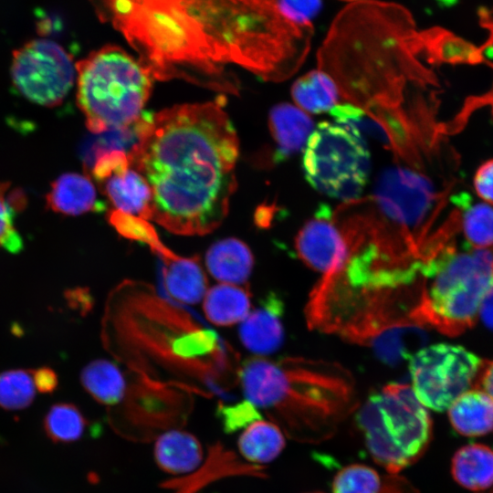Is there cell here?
<instances>
[{
    "label": "cell",
    "mask_w": 493,
    "mask_h": 493,
    "mask_svg": "<svg viewBox=\"0 0 493 493\" xmlns=\"http://www.w3.org/2000/svg\"><path fill=\"white\" fill-rule=\"evenodd\" d=\"M121 33L153 79H183L234 92L226 65L281 81L305 61L313 24L287 17L277 0H89Z\"/></svg>",
    "instance_id": "obj_1"
},
{
    "label": "cell",
    "mask_w": 493,
    "mask_h": 493,
    "mask_svg": "<svg viewBox=\"0 0 493 493\" xmlns=\"http://www.w3.org/2000/svg\"><path fill=\"white\" fill-rule=\"evenodd\" d=\"M239 142L219 100L166 108L138 121L131 166L152 192L150 217L183 236L213 232L237 187Z\"/></svg>",
    "instance_id": "obj_2"
},
{
    "label": "cell",
    "mask_w": 493,
    "mask_h": 493,
    "mask_svg": "<svg viewBox=\"0 0 493 493\" xmlns=\"http://www.w3.org/2000/svg\"><path fill=\"white\" fill-rule=\"evenodd\" d=\"M418 35L412 13L401 4H348L332 20L319 49V68L333 79L351 104L369 109L380 84L433 80L419 60Z\"/></svg>",
    "instance_id": "obj_3"
},
{
    "label": "cell",
    "mask_w": 493,
    "mask_h": 493,
    "mask_svg": "<svg viewBox=\"0 0 493 493\" xmlns=\"http://www.w3.org/2000/svg\"><path fill=\"white\" fill-rule=\"evenodd\" d=\"M246 400L269 413L299 443L331 438L358 407L351 372L336 362L303 356L246 359L238 371Z\"/></svg>",
    "instance_id": "obj_4"
},
{
    "label": "cell",
    "mask_w": 493,
    "mask_h": 493,
    "mask_svg": "<svg viewBox=\"0 0 493 493\" xmlns=\"http://www.w3.org/2000/svg\"><path fill=\"white\" fill-rule=\"evenodd\" d=\"M423 283L412 312L414 323L456 336L479 317L493 286V247L460 249L451 241L421 267Z\"/></svg>",
    "instance_id": "obj_5"
},
{
    "label": "cell",
    "mask_w": 493,
    "mask_h": 493,
    "mask_svg": "<svg viewBox=\"0 0 493 493\" xmlns=\"http://www.w3.org/2000/svg\"><path fill=\"white\" fill-rule=\"evenodd\" d=\"M77 103L93 133L130 128L142 117L152 76L114 45L91 52L76 64Z\"/></svg>",
    "instance_id": "obj_6"
},
{
    "label": "cell",
    "mask_w": 493,
    "mask_h": 493,
    "mask_svg": "<svg viewBox=\"0 0 493 493\" xmlns=\"http://www.w3.org/2000/svg\"><path fill=\"white\" fill-rule=\"evenodd\" d=\"M355 419L370 456L388 473L417 462L432 440L428 409L407 383H388L370 394Z\"/></svg>",
    "instance_id": "obj_7"
},
{
    "label": "cell",
    "mask_w": 493,
    "mask_h": 493,
    "mask_svg": "<svg viewBox=\"0 0 493 493\" xmlns=\"http://www.w3.org/2000/svg\"><path fill=\"white\" fill-rule=\"evenodd\" d=\"M446 194L431 177L420 171L388 167L375 181L372 202L379 216L372 219L422 260L428 230Z\"/></svg>",
    "instance_id": "obj_8"
},
{
    "label": "cell",
    "mask_w": 493,
    "mask_h": 493,
    "mask_svg": "<svg viewBox=\"0 0 493 493\" xmlns=\"http://www.w3.org/2000/svg\"><path fill=\"white\" fill-rule=\"evenodd\" d=\"M302 167L316 191L350 202L361 196L368 183L370 152L356 130L324 121L314 128L307 142Z\"/></svg>",
    "instance_id": "obj_9"
},
{
    "label": "cell",
    "mask_w": 493,
    "mask_h": 493,
    "mask_svg": "<svg viewBox=\"0 0 493 493\" xmlns=\"http://www.w3.org/2000/svg\"><path fill=\"white\" fill-rule=\"evenodd\" d=\"M408 362L417 399L427 409L443 412L473 387L483 361L462 346L437 343L419 349Z\"/></svg>",
    "instance_id": "obj_10"
},
{
    "label": "cell",
    "mask_w": 493,
    "mask_h": 493,
    "mask_svg": "<svg viewBox=\"0 0 493 493\" xmlns=\"http://www.w3.org/2000/svg\"><path fill=\"white\" fill-rule=\"evenodd\" d=\"M13 84L26 99L41 106L60 104L77 77L71 56L58 43L33 39L13 52Z\"/></svg>",
    "instance_id": "obj_11"
},
{
    "label": "cell",
    "mask_w": 493,
    "mask_h": 493,
    "mask_svg": "<svg viewBox=\"0 0 493 493\" xmlns=\"http://www.w3.org/2000/svg\"><path fill=\"white\" fill-rule=\"evenodd\" d=\"M295 249L307 267L322 276L341 269L350 255L348 240L328 207L319 209L302 226L295 237Z\"/></svg>",
    "instance_id": "obj_12"
},
{
    "label": "cell",
    "mask_w": 493,
    "mask_h": 493,
    "mask_svg": "<svg viewBox=\"0 0 493 493\" xmlns=\"http://www.w3.org/2000/svg\"><path fill=\"white\" fill-rule=\"evenodd\" d=\"M94 178L115 210L149 220L152 192L143 176L121 158Z\"/></svg>",
    "instance_id": "obj_13"
},
{
    "label": "cell",
    "mask_w": 493,
    "mask_h": 493,
    "mask_svg": "<svg viewBox=\"0 0 493 493\" xmlns=\"http://www.w3.org/2000/svg\"><path fill=\"white\" fill-rule=\"evenodd\" d=\"M284 303L270 292L257 309L249 312L239 328L242 344L258 356L276 351L284 340Z\"/></svg>",
    "instance_id": "obj_14"
},
{
    "label": "cell",
    "mask_w": 493,
    "mask_h": 493,
    "mask_svg": "<svg viewBox=\"0 0 493 493\" xmlns=\"http://www.w3.org/2000/svg\"><path fill=\"white\" fill-rule=\"evenodd\" d=\"M268 124L276 143L274 160L278 163L304 150L314 130L310 117L301 109L287 102L271 108Z\"/></svg>",
    "instance_id": "obj_15"
},
{
    "label": "cell",
    "mask_w": 493,
    "mask_h": 493,
    "mask_svg": "<svg viewBox=\"0 0 493 493\" xmlns=\"http://www.w3.org/2000/svg\"><path fill=\"white\" fill-rule=\"evenodd\" d=\"M46 205L63 215H80L102 208L94 184L87 175L78 173H66L54 180L46 195Z\"/></svg>",
    "instance_id": "obj_16"
},
{
    "label": "cell",
    "mask_w": 493,
    "mask_h": 493,
    "mask_svg": "<svg viewBox=\"0 0 493 493\" xmlns=\"http://www.w3.org/2000/svg\"><path fill=\"white\" fill-rule=\"evenodd\" d=\"M153 456L158 467L172 475L196 470L204 460L200 441L191 433L171 429L155 440Z\"/></svg>",
    "instance_id": "obj_17"
},
{
    "label": "cell",
    "mask_w": 493,
    "mask_h": 493,
    "mask_svg": "<svg viewBox=\"0 0 493 493\" xmlns=\"http://www.w3.org/2000/svg\"><path fill=\"white\" fill-rule=\"evenodd\" d=\"M205 266L216 280L244 285L251 275L254 256L242 240L236 237L224 238L208 248Z\"/></svg>",
    "instance_id": "obj_18"
},
{
    "label": "cell",
    "mask_w": 493,
    "mask_h": 493,
    "mask_svg": "<svg viewBox=\"0 0 493 493\" xmlns=\"http://www.w3.org/2000/svg\"><path fill=\"white\" fill-rule=\"evenodd\" d=\"M162 260L163 286L168 294L180 302L198 303L208 286L198 257H184L175 254Z\"/></svg>",
    "instance_id": "obj_19"
},
{
    "label": "cell",
    "mask_w": 493,
    "mask_h": 493,
    "mask_svg": "<svg viewBox=\"0 0 493 493\" xmlns=\"http://www.w3.org/2000/svg\"><path fill=\"white\" fill-rule=\"evenodd\" d=\"M453 428L460 435L475 437L493 432V400L484 391L470 388L447 409Z\"/></svg>",
    "instance_id": "obj_20"
},
{
    "label": "cell",
    "mask_w": 493,
    "mask_h": 493,
    "mask_svg": "<svg viewBox=\"0 0 493 493\" xmlns=\"http://www.w3.org/2000/svg\"><path fill=\"white\" fill-rule=\"evenodd\" d=\"M203 309L206 319L216 326L243 321L251 309L249 289L247 286L217 284L206 291Z\"/></svg>",
    "instance_id": "obj_21"
},
{
    "label": "cell",
    "mask_w": 493,
    "mask_h": 493,
    "mask_svg": "<svg viewBox=\"0 0 493 493\" xmlns=\"http://www.w3.org/2000/svg\"><path fill=\"white\" fill-rule=\"evenodd\" d=\"M451 473L461 487L474 491L487 489L493 485V450L482 444H469L453 456Z\"/></svg>",
    "instance_id": "obj_22"
},
{
    "label": "cell",
    "mask_w": 493,
    "mask_h": 493,
    "mask_svg": "<svg viewBox=\"0 0 493 493\" xmlns=\"http://www.w3.org/2000/svg\"><path fill=\"white\" fill-rule=\"evenodd\" d=\"M450 200L456 207L466 244L473 248L493 247V206L474 202L466 192L452 195Z\"/></svg>",
    "instance_id": "obj_23"
},
{
    "label": "cell",
    "mask_w": 493,
    "mask_h": 493,
    "mask_svg": "<svg viewBox=\"0 0 493 493\" xmlns=\"http://www.w3.org/2000/svg\"><path fill=\"white\" fill-rule=\"evenodd\" d=\"M286 446V435L273 421L258 419L247 425L237 440L241 456L260 466L276 459Z\"/></svg>",
    "instance_id": "obj_24"
},
{
    "label": "cell",
    "mask_w": 493,
    "mask_h": 493,
    "mask_svg": "<svg viewBox=\"0 0 493 493\" xmlns=\"http://www.w3.org/2000/svg\"><path fill=\"white\" fill-rule=\"evenodd\" d=\"M291 96L302 110L321 113L337 105L339 89L333 79L319 68L299 78L292 85Z\"/></svg>",
    "instance_id": "obj_25"
},
{
    "label": "cell",
    "mask_w": 493,
    "mask_h": 493,
    "mask_svg": "<svg viewBox=\"0 0 493 493\" xmlns=\"http://www.w3.org/2000/svg\"><path fill=\"white\" fill-rule=\"evenodd\" d=\"M85 390L100 404L114 405L124 397L126 383L117 365L100 359L89 362L80 373Z\"/></svg>",
    "instance_id": "obj_26"
},
{
    "label": "cell",
    "mask_w": 493,
    "mask_h": 493,
    "mask_svg": "<svg viewBox=\"0 0 493 493\" xmlns=\"http://www.w3.org/2000/svg\"><path fill=\"white\" fill-rule=\"evenodd\" d=\"M419 47L420 57L432 64L466 62L474 54L467 42L440 27L419 31Z\"/></svg>",
    "instance_id": "obj_27"
},
{
    "label": "cell",
    "mask_w": 493,
    "mask_h": 493,
    "mask_svg": "<svg viewBox=\"0 0 493 493\" xmlns=\"http://www.w3.org/2000/svg\"><path fill=\"white\" fill-rule=\"evenodd\" d=\"M87 420L80 410L72 404H56L44 419L47 435L56 443H71L79 440L85 432Z\"/></svg>",
    "instance_id": "obj_28"
},
{
    "label": "cell",
    "mask_w": 493,
    "mask_h": 493,
    "mask_svg": "<svg viewBox=\"0 0 493 493\" xmlns=\"http://www.w3.org/2000/svg\"><path fill=\"white\" fill-rule=\"evenodd\" d=\"M33 370H9L0 373V406L6 410L27 407L36 395Z\"/></svg>",
    "instance_id": "obj_29"
},
{
    "label": "cell",
    "mask_w": 493,
    "mask_h": 493,
    "mask_svg": "<svg viewBox=\"0 0 493 493\" xmlns=\"http://www.w3.org/2000/svg\"><path fill=\"white\" fill-rule=\"evenodd\" d=\"M109 221L120 235L148 245L162 259L175 255L162 243L153 226L147 220L113 210L110 214Z\"/></svg>",
    "instance_id": "obj_30"
},
{
    "label": "cell",
    "mask_w": 493,
    "mask_h": 493,
    "mask_svg": "<svg viewBox=\"0 0 493 493\" xmlns=\"http://www.w3.org/2000/svg\"><path fill=\"white\" fill-rule=\"evenodd\" d=\"M383 474L363 464L342 467L332 481V493H380Z\"/></svg>",
    "instance_id": "obj_31"
},
{
    "label": "cell",
    "mask_w": 493,
    "mask_h": 493,
    "mask_svg": "<svg viewBox=\"0 0 493 493\" xmlns=\"http://www.w3.org/2000/svg\"><path fill=\"white\" fill-rule=\"evenodd\" d=\"M9 183L0 182V246L10 252H18L22 248L21 236L15 225V212L23 208L20 193L7 194Z\"/></svg>",
    "instance_id": "obj_32"
},
{
    "label": "cell",
    "mask_w": 493,
    "mask_h": 493,
    "mask_svg": "<svg viewBox=\"0 0 493 493\" xmlns=\"http://www.w3.org/2000/svg\"><path fill=\"white\" fill-rule=\"evenodd\" d=\"M216 415L227 434L246 428L251 423L261 419L258 409L248 400L230 405L219 404Z\"/></svg>",
    "instance_id": "obj_33"
},
{
    "label": "cell",
    "mask_w": 493,
    "mask_h": 493,
    "mask_svg": "<svg viewBox=\"0 0 493 493\" xmlns=\"http://www.w3.org/2000/svg\"><path fill=\"white\" fill-rule=\"evenodd\" d=\"M281 12L289 19L301 23H312L321 10L322 0H277Z\"/></svg>",
    "instance_id": "obj_34"
},
{
    "label": "cell",
    "mask_w": 493,
    "mask_h": 493,
    "mask_svg": "<svg viewBox=\"0 0 493 493\" xmlns=\"http://www.w3.org/2000/svg\"><path fill=\"white\" fill-rule=\"evenodd\" d=\"M473 185L477 195L485 203L493 205V159L485 161L477 169Z\"/></svg>",
    "instance_id": "obj_35"
},
{
    "label": "cell",
    "mask_w": 493,
    "mask_h": 493,
    "mask_svg": "<svg viewBox=\"0 0 493 493\" xmlns=\"http://www.w3.org/2000/svg\"><path fill=\"white\" fill-rule=\"evenodd\" d=\"M380 493H419L415 486L400 473L383 474Z\"/></svg>",
    "instance_id": "obj_36"
},
{
    "label": "cell",
    "mask_w": 493,
    "mask_h": 493,
    "mask_svg": "<svg viewBox=\"0 0 493 493\" xmlns=\"http://www.w3.org/2000/svg\"><path fill=\"white\" fill-rule=\"evenodd\" d=\"M36 388L40 393L53 392L58 383L56 372L48 367L33 370Z\"/></svg>",
    "instance_id": "obj_37"
},
{
    "label": "cell",
    "mask_w": 493,
    "mask_h": 493,
    "mask_svg": "<svg viewBox=\"0 0 493 493\" xmlns=\"http://www.w3.org/2000/svg\"><path fill=\"white\" fill-rule=\"evenodd\" d=\"M473 388L484 391L493 400V360L482 362L473 383Z\"/></svg>",
    "instance_id": "obj_38"
},
{
    "label": "cell",
    "mask_w": 493,
    "mask_h": 493,
    "mask_svg": "<svg viewBox=\"0 0 493 493\" xmlns=\"http://www.w3.org/2000/svg\"><path fill=\"white\" fill-rule=\"evenodd\" d=\"M479 316L484 324L493 330V286L481 303Z\"/></svg>",
    "instance_id": "obj_39"
},
{
    "label": "cell",
    "mask_w": 493,
    "mask_h": 493,
    "mask_svg": "<svg viewBox=\"0 0 493 493\" xmlns=\"http://www.w3.org/2000/svg\"><path fill=\"white\" fill-rule=\"evenodd\" d=\"M474 493H493V485L490 486L489 488H488L487 489L477 491V492H474Z\"/></svg>",
    "instance_id": "obj_40"
},
{
    "label": "cell",
    "mask_w": 493,
    "mask_h": 493,
    "mask_svg": "<svg viewBox=\"0 0 493 493\" xmlns=\"http://www.w3.org/2000/svg\"><path fill=\"white\" fill-rule=\"evenodd\" d=\"M341 1L346 2L348 4H353V3L366 2V1H371V0H341Z\"/></svg>",
    "instance_id": "obj_41"
},
{
    "label": "cell",
    "mask_w": 493,
    "mask_h": 493,
    "mask_svg": "<svg viewBox=\"0 0 493 493\" xmlns=\"http://www.w3.org/2000/svg\"><path fill=\"white\" fill-rule=\"evenodd\" d=\"M306 493H323V492H320V491H311V492H306Z\"/></svg>",
    "instance_id": "obj_42"
}]
</instances>
